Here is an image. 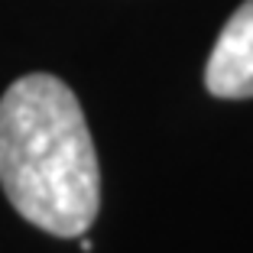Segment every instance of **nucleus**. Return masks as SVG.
I'll return each instance as SVG.
<instances>
[{
  "label": "nucleus",
  "mask_w": 253,
  "mask_h": 253,
  "mask_svg": "<svg viewBox=\"0 0 253 253\" xmlns=\"http://www.w3.org/2000/svg\"><path fill=\"white\" fill-rule=\"evenodd\" d=\"M0 188L16 214L52 237H82L101 211L88 120L55 75H23L0 97Z\"/></svg>",
  "instance_id": "nucleus-1"
},
{
  "label": "nucleus",
  "mask_w": 253,
  "mask_h": 253,
  "mask_svg": "<svg viewBox=\"0 0 253 253\" xmlns=\"http://www.w3.org/2000/svg\"><path fill=\"white\" fill-rule=\"evenodd\" d=\"M205 88L227 101L253 97V0H244L224 23L205 65Z\"/></svg>",
  "instance_id": "nucleus-2"
}]
</instances>
